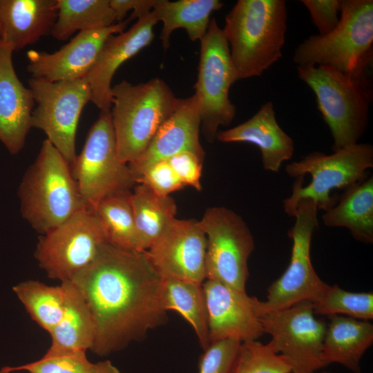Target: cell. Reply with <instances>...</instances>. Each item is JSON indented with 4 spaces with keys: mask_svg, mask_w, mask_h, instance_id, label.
Listing matches in <instances>:
<instances>
[{
    "mask_svg": "<svg viewBox=\"0 0 373 373\" xmlns=\"http://www.w3.org/2000/svg\"><path fill=\"white\" fill-rule=\"evenodd\" d=\"M0 373H10L9 372H7V371H5L4 370H3L2 368L0 370Z\"/></svg>",
    "mask_w": 373,
    "mask_h": 373,
    "instance_id": "cell-40",
    "label": "cell"
},
{
    "mask_svg": "<svg viewBox=\"0 0 373 373\" xmlns=\"http://www.w3.org/2000/svg\"><path fill=\"white\" fill-rule=\"evenodd\" d=\"M233 373H291V367L269 341L242 343Z\"/></svg>",
    "mask_w": 373,
    "mask_h": 373,
    "instance_id": "cell-34",
    "label": "cell"
},
{
    "mask_svg": "<svg viewBox=\"0 0 373 373\" xmlns=\"http://www.w3.org/2000/svg\"><path fill=\"white\" fill-rule=\"evenodd\" d=\"M128 18L111 26L79 32L68 43L54 52H27V70L32 77L51 82L84 78L93 68L107 38L124 31Z\"/></svg>",
    "mask_w": 373,
    "mask_h": 373,
    "instance_id": "cell-16",
    "label": "cell"
},
{
    "mask_svg": "<svg viewBox=\"0 0 373 373\" xmlns=\"http://www.w3.org/2000/svg\"><path fill=\"white\" fill-rule=\"evenodd\" d=\"M135 182L162 196H169L185 186L167 160L156 162L146 167L135 178Z\"/></svg>",
    "mask_w": 373,
    "mask_h": 373,
    "instance_id": "cell-36",
    "label": "cell"
},
{
    "mask_svg": "<svg viewBox=\"0 0 373 373\" xmlns=\"http://www.w3.org/2000/svg\"><path fill=\"white\" fill-rule=\"evenodd\" d=\"M317 206L310 199L298 202L295 223L288 231L292 241L290 262L284 273L267 289L265 301L257 299L260 314L285 309L303 302L314 303L328 289L311 260L312 238L318 228Z\"/></svg>",
    "mask_w": 373,
    "mask_h": 373,
    "instance_id": "cell-8",
    "label": "cell"
},
{
    "mask_svg": "<svg viewBox=\"0 0 373 373\" xmlns=\"http://www.w3.org/2000/svg\"><path fill=\"white\" fill-rule=\"evenodd\" d=\"M206 251L207 238L198 220L175 218L145 251L163 278L202 284Z\"/></svg>",
    "mask_w": 373,
    "mask_h": 373,
    "instance_id": "cell-15",
    "label": "cell"
},
{
    "mask_svg": "<svg viewBox=\"0 0 373 373\" xmlns=\"http://www.w3.org/2000/svg\"><path fill=\"white\" fill-rule=\"evenodd\" d=\"M157 0H110L118 23L124 21L127 12L133 10L131 20L138 19L153 10Z\"/></svg>",
    "mask_w": 373,
    "mask_h": 373,
    "instance_id": "cell-39",
    "label": "cell"
},
{
    "mask_svg": "<svg viewBox=\"0 0 373 373\" xmlns=\"http://www.w3.org/2000/svg\"><path fill=\"white\" fill-rule=\"evenodd\" d=\"M314 314L347 316L362 321L373 318V293L351 292L337 285L328 289L312 303Z\"/></svg>",
    "mask_w": 373,
    "mask_h": 373,
    "instance_id": "cell-33",
    "label": "cell"
},
{
    "mask_svg": "<svg viewBox=\"0 0 373 373\" xmlns=\"http://www.w3.org/2000/svg\"><path fill=\"white\" fill-rule=\"evenodd\" d=\"M70 168L80 195L90 209L136 184L128 164L119 157L111 110L100 111Z\"/></svg>",
    "mask_w": 373,
    "mask_h": 373,
    "instance_id": "cell-9",
    "label": "cell"
},
{
    "mask_svg": "<svg viewBox=\"0 0 373 373\" xmlns=\"http://www.w3.org/2000/svg\"><path fill=\"white\" fill-rule=\"evenodd\" d=\"M18 196L22 217L41 235L87 207L70 165L46 139L23 177Z\"/></svg>",
    "mask_w": 373,
    "mask_h": 373,
    "instance_id": "cell-3",
    "label": "cell"
},
{
    "mask_svg": "<svg viewBox=\"0 0 373 373\" xmlns=\"http://www.w3.org/2000/svg\"><path fill=\"white\" fill-rule=\"evenodd\" d=\"M131 201L141 248L145 251L175 218L177 205L171 195H158L141 184L133 188Z\"/></svg>",
    "mask_w": 373,
    "mask_h": 373,
    "instance_id": "cell-27",
    "label": "cell"
},
{
    "mask_svg": "<svg viewBox=\"0 0 373 373\" xmlns=\"http://www.w3.org/2000/svg\"><path fill=\"white\" fill-rule=\"evenodd\" d=\"M241 343L226 339L210 343L199 361V373H233Z\"/></svg>",
    "mask_w": 373,
    "mask_h": 373,
    "instance_id": "cell-35",
    "label": "cell"
},
{
    "mask_svg": "<svg viewBox=\"0 0 373 373\" xmlns=\"http://www.w3.org/2000/svg\"><path fill=\"white\" fill-rule=\"evenodd\" d=\"M13 52L0 41V142L16 155L23 148L32 128L35 103L30 88L17 75Z\"/></svg>",
    "mask_w": 373,
    "mask_h": 373,
    "instance_id": "cell-20",
    "label": "cell"
},
{
    "mask_svg": "<svg viewBox=\"0 0 373 373\" xmlns=\"http://www.w3.org/2000/svg\"><path fill=\"white\" fill-rule=\"evenodd\" d=\"M66 289L63 315L49 333L52 353L85 352L91 350L95 337V325L84 296L71 281L62 282Z\"/></svg>",
    "mask_w": 373,
    "mask_h": 373,
    "instance_id": "cell-24",
    "label": "cell"
},
{
    "mask_svg": "<svg viewBox=\"0 0 373 373\" xmlns=\"http://www.w3.org/2000/svg\"><path fill=\"white\" fill-rule=\"evenodd\" d=\"M308 10L319 35H326L338 26L341 18L340 0H301Z\"/></svg>",
    "mask_w": 373,
    "mask_h": 373,
    "instance_id": "cell-37",
    "label": "cell"
},
{
    "mask_svg": "<svg viewBox=\"0 0 373 373\" xmlns=\"http://www.w3.org/2000/svg\"><path fill=\"white\" fill-rule=\"evenodd\" d=\"M162 299L167 312H177L191 325L202 348L205 350L210 340L202 284L163 278Z\"/></svg>",
    "mask_w": 373,
    "mask_h": 373,
    "instance_id": "cell-29",
    "label": "cell"
},
{
    "mask_svg": "<svg viewBox=\"0 0 373 373\" xmlns=\"http://www.w3.org/2000/svg\"><path fill=\"white\" fill-rule=\"evenodd\" d=\"M198 222L207 238L206 280L246 291L248 260L255 247L247 223L224 207L208 208Z\"/></svg>",
    "mask_w": 373,
    "mask_h": 373,
    "instance_id": "cell-12",
    "label": "cell"
},
{
    "mask_svg": "<svg viewBox=\"0 0 373 373\" xmlns=\"http://www.w3.org/2000/svg\"><path fill=\"white\" fill-rule=\"evenodd\" d=\"M157 23L151 11L138 18L128 30L110 35L104 42L93 68L84 77L90 88V102L100 111L111 110V82L115 72L151 43Z\"/></svg>",
    "mask_w": 373,
    "mask_h": 373,
    "instance_id": "cell-18",
    "label": "cell"
},
{
    "mask_svg": "<svg viewBox=\"0 0 373 373\" xmlns=\"http://www.w3.org/2000/svg\"><path fill=\"white\" fill-rule=\"evenodd\" d=\"M222 6L219 0H157L152 11L157 21L163 23L160 39L164 49L169 48L171 35L178 28L184 29L191 41H200L207 31L211 13Z\"/></svg>",
    "mask_w": 373,
    "mask_h": 373,
    "instance_id": "cell-26",
    "label": "cell"
},
{
    "mask_svg": "<svg viewBox=\"0 0 373 373\" xmlns=\"http://www.w3.org/2000/svg\"><path fill=\"white\" fill-rule=\"evenodd\" d=\"M37 106L32 113V127L41 130L70 165L77 154L76 132L91 91L84 78L51 82L31 77L28 80Z\"/></svg>",
    "mask_w": 373,
    "mask_h": 373,
    "instance_id": "cell-13",
    "label": "cell"
},
{
    "mask_svg": "<svg viewBox=\"0 0 373 373\" xmlns=\"http://www.w3.org/2000/svg\"><path fill=\"white\" fill-rule=\"evenodd\" d=\"M297 72L316 96L318 109L331 133L333 152L358 143L370 119V79L327 66L297 67Z\"/></svg>",
    "mask_w": 373,
    "mask_h": 373,
    "instance_id": "cell-6",
    "label": "cell"
},
{
    "mask_svg": "<svg viewBox=\"0 0 373 373\" xmlns=\"http://www.w3.org/2000/svg\"><path fill=\"white\" fill-rule=\"evenodd\" d=\"M184 186L202 189L200 178L204 158L189 151L175 154L167 160Z\"/></svg>",
    "mask_w": 373,
    "mask_h": 373,
    "instance_id": "cell-38",
    "label": "cell"
},
{
    "mask_svg": "<svg viewBox=\"0 0 373 373\" xmlns=\"http://www.w3.org/2000/svg\"><path fill=\"white\" fill-rule=\"evenodd\" d=\"M338 26L326 35H312L295 49L297 67L327 66L358 78H368L372 60L373 1L340 0Z\"/></svg>",
    "mask_w": 373,
    "mask_h": 373,
    "instance_id": "cell-4",
    "label": "cell"
},
{
    "mask_svg": "<svg viewBox=\"0 0 373 373\" xmlns=\"http://www.w3.org/2000/svg\"><path fill=\"white\" fill-rule=\"evenodd\" d=\"M57 0H0V41L13 51L50 35Z\"/></svg>",
    "mask_w": 373,
    "mask_h": 373,
    "instance_id": "cell-22",
    "label": "cell"
},
{
    "mask_svg": "<svg viewBox=\"0 0 373 373\" xmlns=\"http://www.w3.org/2000/svg\"><path fill=\"white\" fill-rule=\"evenodd\" d=\"M372 167V145L359 142L330 155L312 152L287 164L286 173L296 180L291 195L283 200L285 212L294 217L298 202L304 199L313 200L318 209L327 211L338 199L330 195L333 190L345 189L365 179Z\"/></svg>",
    "mask_w": 373,
    "mask_h": 373,
    "instance_id": "cell-7",
    "label": "cell"
},
{
    "mask_svg": "<svg viewBox=\"0 0 373 373\" xmlns=\"http://www.w3.org/2000/svg\"><path fill=\"white\" fill-rule=\"evenodd\" d=\"M111 120L117 153L126 164L145 151L181 99L160 78L133 84L126 80L112 86Z\"/></svg>",
    "mask_w": 373,
    "mask_h": 373,
    "instance_id": "cell-5",
    "label": "cell"
},
{
    "mask_svg": "<svg viewBox=\"0 0 373 373\" xmlns=\"http://www.w3.org/2000/svg\"><path fill=\"white\" fill-rule=\"evenodd\" d=\"M216 140L220 142H246L256 145L260 151L265 170L276 173L281 165L294 153V143L279 126L274 104L267 102L246 122L227 130L218 131Z\"/></svg>",
    "mask_w": 373,
    "mask_h": 373,
    "instance_id": "cell-21",
    "label": "cell"
},
{
    "mask_svg": "<svg viewBox=\"0 0 373 373\" xmlns=\"http://www.w3.org/2000/svg\"><path fill=\"white\" fill-rule=\"evenodd\" d=\"M314 315L311 302L260 314L264 333L271 336V343L288 361L291 373H312L324 367L321 351L327 325Z\"/></svg>",
    "mask_w": 373,
    "mask_h": 373,
    "instance_id": "cell-14",
    "label": "cell"
},
{
    "mask_svg": "<svg viewBox=\"0 0 373 373\" xmlns=\"http://www.w3.org/2000/svg\"><path fill=\"white\" fill-rule=\"evenodd\" d=\"M131 191L108 196L92 209L99 221L108 244L126 250L144 251L134 219Z\"/></svg>",
    "mask_w": 373,
    "mask_h": 373,
    "instance_id": "cell-30",
    "label": "cell"
},
{
    "mask_svg": "<svg viewBox=\"0 0 373 373\" xmlns=\"http://www.w3.org/2000/svg\"><path fill=\"white\" fill-rule=\"evenodd\" d=\"M285 0H238L222 29L239 79L260 77L283 56L287 28Z\"/></svg>",
    "mask_w": 373,
    "mask_h": 373,
    "instance_id": "cell-2",
    "label": "cell"
},
{
    "mask_svg": "<svg viewBox=\"0 0 373 373\" xmlns=\"http://www.w3.org/2000/svg\"><path fill=\"white\" fill-rule=\"evenodd\" d=\"M2 369L9 372L24 370L28 373H120L108 360L97 363L89 361L85 352L52 353L47 351L36 361Z\"/></svg>",
    "mask_w": 373,
    "mask_h": 373,
    "instance_id": "cell-32",
    "label": "cell"
},
{
    "mask_svg": "<svg viewBox=\"0 0 373 373\" xmlns=\"http://www.w3.org/2000/svg\"><path fill=\"white\" fill-rule=\"evenodd\" d=\"M202 287L210 343L231 339L242 343L256 341L265 334L256 297L211 280H205Z\"/></svg>",
    "mask_w": 373,
    "mask_h": 373,
    "instance_id": "cell-17",
    "label": "cell"
},
{
    "mask_svg": "<svg viewBox=\"0 0 373 373\" xmlns=\"http://www.w3.org/2000/svg\"><path fill=\"white\" fill-rule=\"evenodd\" d=\"M327 227H344L358 242H373V176L344 189L336 204L322 216Z\"/></svg>",
    "mask_w": 373,
    "mask_h": 373,
    "instance_id": "cell-25",
    "label": "cell"
},
{
    "mask_svg": "<svg viewBox=\"0 0 373 373\" xmlns=\"http://www.w3.org/2000/svg\"><path fill=\"white\" fill-rule=\"evenodd\" d=\"M200 41V56L195 96L201 128L209 142L216 139L220 126L233 120L236 107L229 98L231 86L240 80L232 62L228 42L215 18Z\"/></svg>",
    "mask_w": 373,
    "mask_h": 373,
    "instance_id": "cell-10",
    "label": "cell"
},
{
    "mask_svg": "<svg viewBox=\"0 0 373 373\" xmlns=\"http://www.w3.org/2000/svg\"><path fill=\"white\" fill-rule=\"evenodd\" d=\"M329 318L321 351L324 367L338 363L353 373H360L362 357L373 343V325L344 316Z\"/></svg>",
    "mask_w": 373,
    "mask_h": 373,
    "instance_id": "cell-23",
    "label": "cell"
},
{
    "mask_svg": "<svg viewBox=\"0 0 373 373\" xmlns=\"http://www.w3.org/2000/svg\"><path fill=\"white\" fill-rule=\"evenodd\" d=\"M312 373H331V372H312Z\"/></svg>",
    "mask_w": 373,
    "mask_h": 373,
    "instance_id": "cell-41",
    "label": "cell"
},
{
    "mask_svg": "<svg viewBox=\"0 0 373 373\" xmlns=\"http://www.w3.org/2000/svg\"><path fill=\"white\" fill-rule=\"evenodd\" d=\"M108 243L93 210L85 207L39 237L35 258L47 276L71 280Z\"/></svg>",
    "mask_w": 373,
    "mask_h": 373,
    "instance_id": "cell-11",
    "label": "cell"
},
{
    "mask_svg": "<svg viewBox=\"0 0 373 373\" xmlns=\"http://www.w3.org/2000/svg\"><path fill=\"white\" fill-rule=\"evenodd\" d=\"M70 281L93 315L95 337L90 350L98 356L122 350L167 321L163 277L146 251L106 243L93 261Z\"/></svg>",
    "mask_w": 373,
    "mask_h": 373,
    "instance_id": "cell-1",
    "label": "cell"
},
{
    "mask_svg": "<svg viewBox=\"0 0 373 373\" xmlns=\"http://www.w3.org/2000/svg\"><path fill=\"white\" fill-rule=\"evenodd\" d=\"M12 290L32 319L50 333L60 321L65 309L64 285L52 286L29 280L15 285Z\"/></svg>",
    "mask_w": 373,
    "mask_h": 373,
    "instance_id": "cell-31",
    "label": "cell"
},
{
    "mask_svg": "<svg viewBox=\"0 0 373 373\" xmlns=\"http://www.w3.org/2000/svg\"><path fill=\"white\" fill-rule=\"evenodd\" d=\"M57 14L50 35L66 41L75 32L115 24L110 0H57Z\"/></svg>",
    "mask_w": 373,
    "mask_h": 373,
    "instance_id": "cell-28",
    "label": "cell"
},
{
    "mask_svg": "<svg viewBox=\"0 0 373 373\" xmlns=\"http://www.w3.org/2000/svg\"><path fill=\"white\" fill-rule=\"evenodd\" d=\"M200 128L199 105L195 95L181 99L177 108L159 128L143 154L128 164L134 181L149 166L181 152H192L204 158V151L200 142Z\"/></svg>",
    "mask_w": 373,
    "mask_h": 373,
    "instance_id": "cell-19",
    "label": "cell"
}]
</instances>
